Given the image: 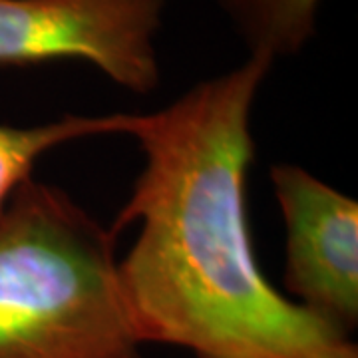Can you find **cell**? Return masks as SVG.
Returning a JSON list of instances; mask_svg holds the SVG:
<instances>
[{
    "instance_id": "6da1fadb",
    "label": "cell",
    "mask_w": 358,
    "mask_h": 358,
    "mask_svg": "<svg viewBox=\"0 0 358 358\" xmlns=\"http://www.w3.org/2000/svg\"><path fill=\"white\" fill-rule=\"evenodd\" d=\"M271 66L249 54L154 114H129L126 136L145 164L112 231L138 223L117 281L141 345L197 358H296L348 338L279 293L257 263L251 112Z\"/></svg>"
},
{
    "instance_id": "7a4b0ae2",
    "label": "cell",
    "mask_w": 358,
    "mask_h": 358,
    "mask_svg": "<svg viewBox=\"0 0 358 358\" xmlns=\"http://www.w3.org/2000/svg\"><path fill=\"white\" fill-rule=\"evenodd\" d=\"M115 233L28 179L0 215V358H141Z\"/></svg>"
},
{
    "instance_id": "3957f363",
    "label": "cell",
    "mask_w": 358,
    "mask_h": 358,
    "mask_svg": "<svg viewBox=\"0 0 358 358\" xmlns=\"http://www.w3.org/2000/svg\"><path fill=\"white\" fill-rule=\"evenodd\" d=\"M167 0H0V66L86 60L117 86L159 84L155 36Z\"/></svg>"
},
{
    "instance_id": "277c9868",
    "label": "cell",
    "mask_w": 358,
    "mask_h": 358,
    "mask_svg": "<svg viewBox=\"0 0 358 358\" xmlns=\"http://www.w3.org/2000/svg\"><path fill=\"white\" fill-rule=\"evenodd\" d=\"M271 183L281 207L285 289L348 336L358 322V205L305 167L279 164Z\"/></svg>"
},
{
    "instance_id": "5b68a950",
    "label": "cell",
    "mask_w": 358,
    "mask_h": 358,
    "mask_svg": "<svg viewBox=\"0 0 358 358\" xmlns=\"http://www.w3.org/2000/svg\"><path fill=\"white\" fill-rule=\"evenodd\" d=\"M129 114L64 115L48 124L16 128L0 124V215L26 183L40 157L68 141L128 131Z\"/></svg>"
},
{
    "instance_id": "8992f818",
    "label": "cell",
    "mask_w": 358,
    "mask_h": 358,
    "mask_svg": "<svg viewBox=\"0 0 358 358\" xmlns=\"http://www.w3.org/2000/svg\"><path fill=\"white\" fill-rule=\"evenodd\" d=\"M249 54L273 62L301 52L317 32L320 0H217Z\"/></svg>"
},
{
    "instance_id": "52a82bcc",
    "label": "cell",
    "mask_w": 358,
    "mask_h": 358,
    "mask_svg": "<svg viewBox=\"0 0 358 358\" xmlns=\"http://www.w3.org/2000/svg\"><path fill=\"white\" fill-rule=\"evenodd\" d=\"M296 358H358V350L357 346L346 338V341H341V343L329 346V348H324V350H319V352H315V355Z\"/></svg>"
}]
</instances>
